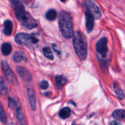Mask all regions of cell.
<instances>
[{
	"label": "cell",
	"instance_id": "9c48e42d",
	"mask_svg": "<svg viewBox=\"0 0 125 125\" xmlns=\"http://www.w3.org/2000/svg\"><path fill=\"white\" fill-rule=\"evenodd\" d=\"M14 109L15 110L16 113V118H17V122L19 125H26L25 120H24V115H23V113L22 112L20 102L17 101L16 103Z\"/></svg>",
	"mask_w": 125,
	"mask_h": 125
},
{
	"label": "cell",
	"instance_id": "7a4b0ae2",
	"mask_svg": "<svg viewBox=\"0 0 125 125\" xmlns=\"http://www.w3.org/2000/svg\"><path fill=\"white\" fill-rule=\"evenodd\" d=\"M73 45L77 56L81 61H84L87 56V45L84 34L80 31L74 34Z\"/></svg>",
	"mask_w": 125,
	"mask_h": 125
},
{
	"label": "cell",
	"instance_id": "4fadbf2b",
	"mask_svg": "<svg viewBox=\"0 0 125 125\" xmlns=\"http://www.w3.org/2000/svg\"><path fill=\"white\" fill-rule=\"evenodd\" d=\"M12 59L14 62H17V63L21 62V61H23L25 62H27V61H28L26 55L23 52H20V51H16L13 54Z\"/></svg>",
	"mask_w": 125,
	"mask_h": 125
},
{
	"label": "cell",
	"instance_id": "cb8c5ba5",
	"mask_svg": "<svg viewBox=\"0 0 125 125\" xmlns=\"http://www.w3.org/2000/svg\"><path fill=\"white\" fill-rule=\"evenodd\" d=\"M16 103L17 101H15L13 99L11 98H9V101H8V104H9V106L10 109H14Z\"/></svg>",
	"mask_w": 125,
	"mask_h": 125
},
{
	"label": "cell",
	"instance_id": "d6986e66",
	"mask_svg": "<svg viewBox=\"0 0 125 125\" xmlns=\"http://www.w3.org/2000/svg\"><path fill=\"white\" fill-rule=\"evenodd\" d=\"M56 17H57V12L54 9L49 10L46 13V18L48 20H54L56 19Z\"/></svg>",
	"mask_w": 125,
	"mask_h": 125
},
{
	"label": "cell",
	"instance_id": "6da1fadb",
	"mask_svg": "<svg viewBox=\"0 0 125 125\" xmlns=\"http://www.w3.org/2000/svg\"><path fill=\"white\" fill-rule=\"evenodd\" d=\"M59 27L62 35L66 39H71L74 35L73 25L70 15L66 11H61L59 17Z\"/></svg>",
	"mask_w": 125,
	"mask_h": 125
},
{
	"label": "cell",
	"instance_id": "52a82bcc",
	"mask_svg": "<svg viewBox=\"0 0 125 125\" xmlns=\"http://www.w3.org/2000/svg\"><path fill=\"white\" fill-rule=\"evenodd\" d=\"M96 50L99 54L105 57L108 52L107 40L106 37H102L98 40L96 45Z\"/></svg>",
	"mask_w": 125,
	"mask_h": 125
},
{
	"label": "cell",
	"instance_id": "8fae6325",
	"mask_svg": "<svg viewBox=\"0 0 125 125\" xmlns=\"http://www.w3.org/2000/svg\"><path fill=\"white\" fill-rule=\"evenodd\" d=\"M27 93H28V96L31 107L33 111H35L36 109V101H35V93L33 88L28 87L27 89Z\"/></svg>",
	"mask_w": 125,
	"mask_h": 125
},
{
	"label": "cell",
	"instance_id": "30bf717a",
	"mask_svg": "<svg viewBox=\"0 0 125 125\" xmlns=\"http://www.w3.org/2000/svg\"><path fill=\"white\" fill-rule=\"evenodd\" d=\"M17 72L19 76L23 80L26 81H30L32 79V76L29 71L25 68L24 67L21 66H18L17 67Z\"/></svg>",
	"mask_w": 125,
	"mask_h": 125
},
{
	"label": "cell",
	"instance_id": "44dd1931",
	"mask_svg": "<svg viewBox=\"0 0 125 125\" xmlns=\"http://www.w3.org/2000/svg\"><path fill=\"white\" fill-rule=\"evenodd\" d=\"M0 86H1V95H6L7 93V87H6V84H5L2 78H1V84H0Z\"/></svg>",
	"mask_w": 125,
	"mask_h": 125
},
{
	"label": "cell",
	"instance_id": "4316f807",
	"mask_svg": "<svg viewBox=\"0 0 125 125\" xmlns=\"http://www.w3.org/2000/svg\"><path fill=\"white\" fill-rule=\"evenodd\" d=\"M61 1H62V2H66V1H67V0H61Z\"/></svg>",
	"mask_w": 125,
	"mask_h": 125
},
{
	"label": "cell",
	"instance_id": "ba28073f",
	"mask_svg": "<svg viewBox=\"0 0 125 125\" xmlns=\"http://www.w3.org/2000/svg\"><path fill=\"white\" fill-rule=\"evenodd\" d=\"M85 26H86L87 32L89 33L91 32L94 27V21H95V17L94 16L89 12V10H86L85 12Z\"/></svg>",
	"mask_w": 125,
	"mask_h": 125
},
{
	"label": "cell",
	"instance_id": "277c9868",
	"mask_svg": "<svg viewBox=\"0 0 125 125\" xmlns=\"http://www.w3.org/2000/svg\"><path fill=\"white\" fill-rule=\"evenodd\" d=\"M16 43L18 45L29 46L31 45L36 43L39 42V39L32 34L19 33L15 37Z\"/></svg>",
	"mask_w": 125,
	"mask_h": 125
},
{
	"label": "cell",
	"instance_id": "ac0fdd59",
	"mask_svg": "<svg viewBox=\"0 0 125 125\" xmlns=\"http://www.w3.org/2000/svg\"><path fill=\"white\" fill-rule=\"evenodd\" d=\"M71 112L70 109L68 107H64L59 112V116L62 119H66L70 116Z\"/></svg>",
	"mask_w": 125,
	"mask_h": 125
},
{
	"label": "cell",
	"instance_id": "5bb4252c",
	"mask_svg": "<svg viewBox=\"0 0 125 125\" xmlns=\"http://www.w3.org/2000/svg\"><path fill=\"white\" fill-rule=\"evenodd\" d=\"M12 50V46L9 43H4L2 44V46H1V51H2V53L3 54L4 56H8L11 53Z\"/></svg>",
	"mask_w": 125,
	"mask_h": 125
},
{
	"label": "cell",
	"instance_id": "5b68a950",
	"mask_svg": "<svg viewBox=\"0 0 125 125\" xmlns=\"http://www.w3.org/2000/svg\"><path fill=\"white\" fill-rule=\"evenodd\" d=\"M1 68H2L4 74L5 75V77L8 81L9 83H10L12 85H17L18 83H17V78L15 76L14 73L12 72L11 68L9 66L8 63L6 61H2L1 62Z\"/></svg>",
	"mask_w": 125,
	"mask_h": 125
},
{
	"label": "cell",
	"instance_id": "7402d4cb",
	"mask_svg": "<svg viewBox=\"0 0 125 125\" xmlns=\"http://www.w3.org/2000/svg\"><path fill=\"white\" fill-rule=\"evenodd\" d=\"M0 119H1V122L2 124H5L6 123V115L2 106H1V110H0Z\"/></svg>",
	"mask_w": 125,
	"mask_h": 125
},
{
	"label": "cell",
	"instance_id": "e0dca14e",
	"mask_svg": "<svg viewBox=\"0 0 125 125\" xmlns=\"http://www.w3.org/2000/svg\"><path fill=\"white\" fill-rule=\"evenodd\" d=\"M112 116L114 118L118 120H125V110H116L112 114Z\"/></svg>",
	"mask_w": 125,
	"mask_h": 125
},
{
	"label": "cell",
	"instance_id": "9a60e30c",
	"mask_svg": "<svg viewBox=\"0 0 125 125\" xmlns=\"http://www.w3.org/2000/svg\"><path fill=\"white\" fill-rule=\"evenodd\" d=\"M67 78L64 76H57L56 78V83L57 87L61 89V87L64 86L67 83Z\"/></svg>",
	"mask_w": 125,
	"mask_h": 125
},
{
	"label": "cell",
	"instance_id": "d4e9b609",
	"mask_svg": "<svg viewBox=\"0 0 125 125\" xmlns=\"http://www.w3.org/2000/svg\"><path fill=\"white\" fill-rule=\"evenodd\" d=\"M52 48H53L54 51L55 52H56V53L57 54H59L61 53V52H60V51H59L58 50H57V49H56V45H52Z\"/></svg>",
	"mask_w": 125,
	"mask_h": 125
},
{
	"label": "cell",
	"instance_id": "2e32d148",
	"mask_svg": "<svg viewBox=\"0 0 125 125\" xmlns=\"http://www.w3.org/2000/svg\"><path fill=\"white\" fill-rule=\"evenodd\" d=\"M114 89L115 93L116 95L118 97V99L120 100H123L125 98L124 93L123 92L121 88L120 87L119 85L117 83H114Z\"/></svg>",
	"mask_w": 125,
	"mask_h": 125
},
{
	"label": "cell",
	"instance_id": "3957f363",
	"mask_svg": "<svg viewBox=\"0 0 125 125\" xmlns=\"http://www.w3.org/2000/svg\"><path fill=\"white\" fill-rule=\"evenodd\" d=\"M16 18L21 23V24L28 29H32L37 26L36 21L32 17L28 12L23 9L20 10L15 11Z\"/></svg>",
	"mask_w": 125,
	"mask_h": 125
},
{
	"label": "cell",
	"instance_id": "7c38bea8",
	"mask_svg": "<svg viewBox=\"0 0 125 125\" xmlns=\"http://www.w3.org/2000/svg\"><path fill=\"white\" fill-rule=\"evenodd\" d=\"M13 30V24L10 20H6L4 23V34L7 36L12 34Z\"/></svg>",
	"mask_w": 125,
	"mask_h": 125
},
{
	"label": "cell",
	"instance_id": "603a6c76",
	"mask_svg": "<svg viewBox=\"0 0 125 125\" xmlns=\"http://www.w3.org/2000/svg\"><path fill=\"white\" fill-rule=\"evenodd\" d=\"M49 83L46 81H42L40 83V87L42 90H46L48 88Z\"/></svg>",
	"mask_w": 125,
	"mask_h": 125
},
{
	"label": "cell",
	"instance_id": "8992f818",
	"mask_svg": "<svg viewBox=\"0 0 125 125\" xmlns=\"http://www.w3.org/2000/svg\"><path fill=\"white\" fill-rule=\"evenodd\" d=\"M84 3H85L86 10H89L94 16L95 19H100L101 18V11L94 1L84 0Z\"/></svg>",
	"mask_w": 125,
	"mask_h": 125
},
{
	"label": "cell",
	"instance_id": "484cf974",
	"mask_svg": "<svg viewBox=\"0 0 125 125\" xmlns=\"http://www.w3.org/2000/svg\"><path fill=\"white\" fill-rule=\"evenodd\" d=\"M111 124H112V125H114V124H116V125H120L121 123H120V122H117V121H115V122H112V123H111Z\"/></svg>",
	"mask_w": 125,
	"mask_h": 125
},
{
	"label": "cell",
	"instance_id": "ffe728a7",
	"mask_svg": "<svg viewBox=\"0 0 125 125\" xmlns=\"http://www.w3.org/2000/svg\"><path fill=\"white\" fill-rule=\"evenodd\" d=\"M43 54L47 57L48 59L50 60H52L54 59L53 54H52V51H51V49L48 47H45L43 48Z\"/></svg>",
	"mask_w": 125,
	"mask_h": 125
}]
</instances>
